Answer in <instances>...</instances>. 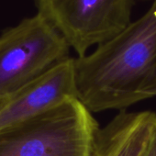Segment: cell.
<instances>
[{"instance_id":"cell-1","label":"cell","mask_w":156,"mask_h":156,"mask_svg":"<svg viewBox=\"0 0 156 156\" xmlns=\"http://www.w3.org/2000/svg\"><path fill=\"white\" fill-rule=\"evenodd\" d=\"M76 98L91 113L156 97V0L90 54L73 58Z\"/></svg>"},{"instance_id":"cell-2","label":"cell","mask_w":156,"mask_h":156,"mask_svg":"<svg viewBox=\"0 0 156 156\" xmlns=\"http://www.w3.org/2000/svg\"><path fill=\"white\" fill-rule=\"evenodd\" d=\"M98 121L76 98L0 131V156H91Z\"/></svg>"},{"instance_id":"cell-3","label":"cell","mask_w":156,"mask_h":156,"mask_svg":"<svg viewBox=\"0 0 156 156\" xmlns=\"http://www.w3.org/2000/svg\"><path fill=\"white\" fill-rule=\"evenodd\" d=\"M70 48L37 13L0 35V95L10 96L68 59Z\"/></svg>"},{"instance_id":"cell-4","label":"cell","mask_w":156,"mask_h":156,"mask_svg":"<svg viewBox=\"0 0 156 156\" xmlns=\"http://www.w3.org/2000/svg\"><path fill=\"white\" fill-rule=\"evenodd\" d=\"M135 0H35L37 14L83 57L131 22Z\"/></svg>"},{"instance_id":"cell-5","label":"cell","mask_w":156,"mask_h":156,"mask_svg":"<svg viewBox=\"0 0 156 156\" xmlns=\"http://www.w3.org/2000/svg\"><path fill=\"white\" fill-rule=\"evenodd\" d=\"M76 98L73 58L59 62L38 79L12 95L0 111V131Z\"/></svg>"},{"instance_id":"cell-6","label":"cell","mask_w":156,"mask_h":156,"mask_svg":"<svg viewBox=\"0 0 156 156\" xmlns=\"http://www.w3.org/2000/svg\"><path fill=\"white\" fill-rule=\"evenodd\" d=\"M155 130V112L120 110L99 128L91 156H144Z\"/></svg>"},{"instance_id":"cell-7","label":"cell","mask_w":156,"mask_h":156,"mask_svg":"<svg viewBox=\"0 0 156 156\" xmlns=\"http://www.w3.org/2000/svg\"><path fill=\"white\" fill-rule=\"evenodd\" d=\"M144 156H156V130L151 138V143Z\"/></svg>"},{"instance_id":"cell-8","label":"cell","mask_w":156,"mask_h":156,"mask_svg":"<svg viewBox=\"0 0 156 156\" xmlns=\"http://www.w3.org/2000/svg\"><path fill=\"white\" fill-rule=\"evenodd\" d=\"M12 98V95L10 96H6V95H0V111H1L10 101Z\"/></svg>"}]
</instances>
